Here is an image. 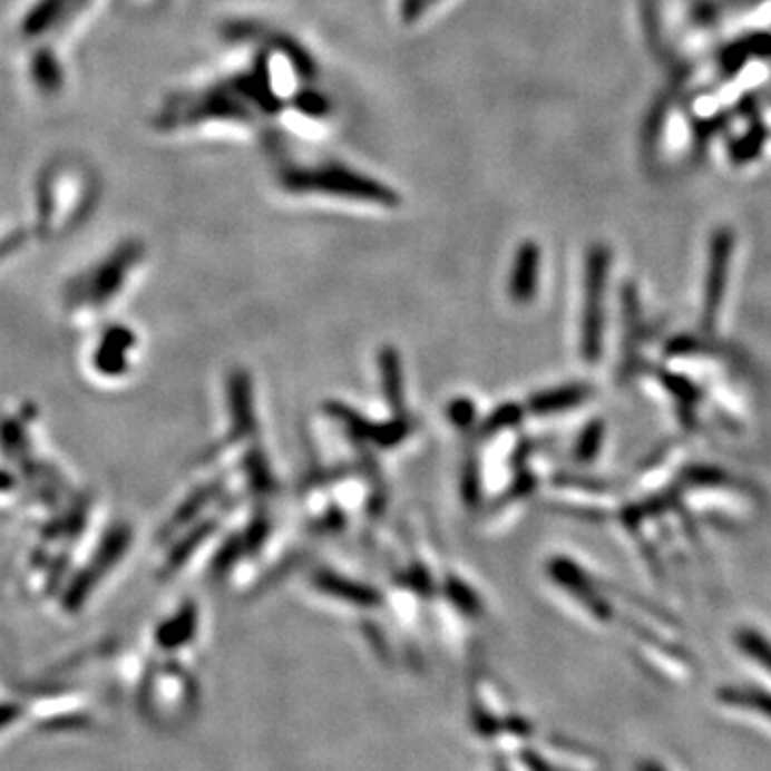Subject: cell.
<instances>
[{"label":"cell","instance_id":"9a60e30c","mask_svg":"<svg viewBox=\"0 0 771 771\" xmlns=\"http://www.w3.org/2000/svg\"><path fill=\"white\" fill-rule=\"evenodd\" d=\"M735 643L740 645V650L744 652L748 658L759 662L765 671L771 673V641L765 638L763 633L754 631V628H742L735 634Z\"/></svg>","mask_w":771,"mask_h":771},{"label":"cell","instance_id":"ac0fdd59","mask_svg":"<svg viewBox=\"0 0 771 771\" xmlns=\"http://www.w3.org/2000/svg\"><path fill=\"white\" fill-rule=\"evenodd\" d=\"M765 144V129L763 127H754L745 134L744 138L738 139L733 146H731V159L735 164H748L752 162L754 157H759L761 148Z\"/></svg>","mask_w":771,"mask_h":771},{"label":"cell","instance_id":"5b68a950","mask_svg":"<svg viewBox=\"0 0 771 771\" xmlns=\"http://www.w3.org/2000/svg\"><path fill=\"white\" fill-rule=\"evenodd\" d=\"M136 348V332L123 324H111L99 332L90 352V367L104 380H118L129 371L131 354Z\"/></svg>","mask_w":771,"mask_h":771},{"label":"cell","instance_id":"30bf717a","mask_svg":"<svg viewBox=\"0 0 771 771\" xmlns=\"http://www.w3.org/2000/svg\"><path fill=\"white\" fill-rule=\"evenodd\" d=\"M82 4L84 0H41L28 11L22 30L27 37H39L48 28L60 27L67 16H71Z\"/></svg>","mask_w":771,"mask_h":771},{"label":"cell","instance_id":"4fadbf2b","mask_svg":"<svg viewBox=\"0 0 771 771\" xmlns=\"http://www.w3.org/2000/svg\"><path fill=\"white\" fill-rule=\"evenodd\" d=\"M750 56H771V35L759 32V35L748 37L744 41L733 43L731 48L724 50L722 65L729 71H740L738 67H742Z\"/></svg>","mask_w":771,"mask_h":771},{"label":"cell","instance_id":"277c9868","mask_svg":"<svg viewBox=\"0 0 771 771\" xmlns=\"http://www.w3.org/2000/svg\"><path fill=\"white\" fill-rule=\"evenodd\" d=\"M733 245H735V236L731 230L722 227L714 232L710 243V262H707L705 294H703V309H701V329L705 332H714L716 329L720 306L724 303V292L729 283Z\"/></svg>","mask_w":771,"mask_h":771},{"label":"cell","instance_id":"cb8c5ba5","mask_svg":"<svg viewBox=\"0 0 771 771\" xmlns=\"http://www.w3.org/2000/svg\"><path fill=\"white\" fill-rule=\"evenodd\" d=\"M16 487H18L16 476H13L9 469H4L2 466H0V496H9V494H13V491H16Z\"/></svg>","mask_w":771,"mask_h":771},{"label":"cell","instance_id":"3957f363","mask_svg":"<svg viewBox=\"0 0 771 771\" xmlns=\"http://www.w3.org/2000/svg\"><path fill=\"white\" fill-rule=\"evenodd\" d=\"M131 536L134 534L129 525L118 524L108 529V534L104 536L99 547L90 553L82 568L67 578L60 594V603L65 611H80L88 603L99 583L110 575L116 564L125 557V553L129 552Z\"/></svg>","mask_w":771,"mask_h":771},{"label":"cell","instance_id":"52a82bcc","mask_svg":"<svg viewBox=\"0 0 771 771\" xmlns=\"http://www.w3.org/2000/svg\"><path fill=\"white\" fill-rule=\"evenodd\" d=\"M592 394H594L592 386L573 382V384L557 386L552 390H543L534 394L527 408L534 416H555V413L570 412L578 406L587 403Z\"/></svg>","mask_w":771,"mask_h":771},{"label":"cell","instance_id":"8992f818","mask_svg":"<svg viewBox=\"0 0 771 771\" xmlns=\"http://www.w3.org/2000/svg\"><path fill=\"white\" fill-rule=\"evenodd\" d=\"M557 587L568 592L573 598H577L580 605L596 617L606 622L611 617V606L605 598L598 594L594 578L589 577L585 570H580L577 564L568 557H555L547 568Z\"/></svg>","mask_w":771,"mask_h":771},{"label":"cell","instance_id":"8fae6325","mask_svg":"<svg viewBox=\"0 0 771 771\" xmlns=\"http://www.w3.org/2000/svg\"><path fill=\"white\" fill-rule=\"evenodd\" d=\"M230 412H232V424L236 436L241 438L248 436L255 427V418H253L251 384L245 371H236L230 378Z\"/></svg>","mask_w":771,"mask_h":771},{"label":"cell","instance_id":"ffe728a7","mask_svg":"<svg viewBox=\"0 0 771 771\" xmlns=\"http://www.w3.org/2000/svg\"><path fill=\"white\" fill-rule=\"evenodd\" d=\"M35 71V80L43 88V90H55L58 88V67L50 56H41L35 60L32 65Z\"/></svg>","mask_w":771,"mask_h":771},{"label":"cell","instance_id":"7c38bea8","mask_svg":"<svg viewBox=\"0 0 771 771\" xmlns=\"http://www.w3.org/2000/svg\"><path fill=\"white\" fill-rule=\"evenodd\" d=\"M195 624H197V611L195 606L185 605L172 619H167L166 624H162L159 628V643L166 647H178L183 643H187L195 633Z\"/></svg>","mask_w":771,"mask_h":771},{"label":"cell","instance_id":"e0dca14e","mask_svg":"<svg viewBox=\"0 0 771 771\" xmlns=\"http://www.w3.org/2000/svg\"><path fill=\"white\" fill-rule=\"evenodd\" d=\"M217 525H215V521H211V524L206 525H199L195 531H192L185 540H180V545L176 547V549H172V553H169V557H167L166 562V575H172V573H176L189 557H192L193 552H195V547L204 540V538H208L211 534H213V529H215Z\"/></svg>","mask_w":771,"mask_h":771},{"label":"cell","instance_id":"5bb4252c","mask_svg":"<svg viewBox=\"0 0 771 771\" xmlns=\"http://www.w3.org/2000/svg\"><path fill=\"white\" fill-rule=\"evenodd\" d=\"M382 375H384V392L388 403L392 408H401L403 403V373H401V362L394 350L382 352Z\"/></svg>","mask_w":771,"mask_h":771},{"label":"cell","instance_id":"2e32d148","mask_svg":"<svg viewBox=\"0 0 771 771\" xmlns=\"http://www.w3.org/2000/svg\"><path fill=\"white\" fill-rule=\"evenodd\" d=\"M603 440H605V422L603 420L587 422V427L583 429V433L578 436L575 443V459L578 463H592L603 448Z\"/></svg>","mask_w":771,"mask_h":771},{"label":"cell","instance_id":"603a6c76","mask_svg":"<svg viewBox=\"0 0 771 771\" xmlns=\"http://www.w3.org/2000/svg\"><path fill=\"white\" fill-rule=\"evenodd\" d=\"M450 416H452V420L457 422V424H468L469 420H471V416H474V408H471V403L469 401H457L452 408H450Z\"/></svg>","mask_w":771,"mask_h":771},{"label":"cell","instance_id":"44dd1931","mask_svg":"<svg viewBox=\"0 0 771 771\" xmlns=\"http://www.w3.org/2000/svg\"><path fill=\"white\" fill-rule=\"evenodd\" d=\"M448 596H450V601H452L455 605L459 606L461 611H466V613H478V608H480L478 598L471 594V589H469L468 585H463V583L457 580V578H452V580L448 583Z\"/></svg>","mask_w":771,"mask_h":771},{"label":"cell","instance_id":"9c48e42d","mask_svg":"<svg viewBox=\"0 0 771 771\" xmlns=\"http://www.w3.org/2000/svg\"><path fill=\"white\" fill-rule=\"evenodd\" d=\"M313 585L320 592L339 598L341 603L345 601V603L357 606H375L380 603V594L373 587L362 585V583H357V580H350V578L339 577V575L326 573V570L315 575Z\"/></svg>","mask_w":771,"mask_h":771},{"label":"cell","instance_id":"d6986e66","mask_svg":"<svg viewBox=\"0 0 771 771\" xmlns=\"http://www.w3.org/2000/svg\"><path fill=\"white\" fill-rule=\"evenodd\" d=\"M213 494H215V487H208V489H202V491H197L195 496L189 497V499L178 508V513L174 515V519L167 525L166 534L169 529H178V527H183L187 521H192L193 517H195V513H197L204 504H208V499H211Z\"/></svg>","mask_w":771,"mask_h":771},{"label":"cell","instance_id":"6da1fadb","mask_svg":"<svg viewBox=\"0 0 771 771\" xmlns=\"http://www.w3.org/2000/svg\"><path fill=\"white\" fill-rule=\"evenodd\" d=\"M139 260V243H125L80 275L74 276L62 292L67 311L76 315L101 311V306L110 304L120 294Z\"/></svg>","mask_w":771,"mask_h":771},{"label":"cell","instance_id":"7a4b0ae2","mask_svg":"<svg viewBox=\"0 0 771 771\" xmlns=\"http://www.w3.org/2000/svg\"><path fill=\"white\" fill-rule=\"evenodd\" d=\"M608 269L611 251L605 245L589 248L585 260V292L580 311V357L587 364H596L603 357Z\"/></svg>","mask_w":771,"mask_h":771},{"label":"cell","instance_id":"7402d4cb","mask_svg":"<svg viewBox=\"0 0 771 771\" xmlns=\"http://www.w3.org/2000/svg\"><path fill=\"white\" fill-rule=\"evenodd\" d=\"M519 420H521V408H517V406H506V408H501L499 412L494 413V416L489 418V422H487V433H496L501 427L515 424V422H519Z\"/></svg>","mask_w":771,"mask_h":771},{"label":"cell","instance_id":"ba28073f","mask_svg":"<svg viewBox=\"0 0 771 771\" xmlns=\"http://www.w3.org/2000/svg\"><path fill=\"white\" fill-rule=\"evenodd\" d=\"M540 275V251L534 243H527L517 253V264L510 276V296L519 304L529 303L536 296Z\"/></svg>","mask_w":771,"mask_h":771}]
</instances>
